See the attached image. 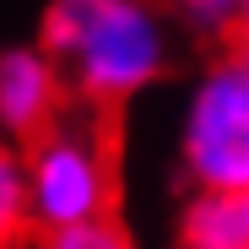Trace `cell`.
Wrapping results in <instances>:
<instances>
[{
    "label": "cell",
    "mask_w": 249,
    "mask_h": 249,
    "mask_svg": "<svg viewBox=\"0 0 249 249\" xmlns=\"http://www.w3.org/2000/svg\"><path fill=\"white\" fill-rule=\"evenodd\" d=\"M179 27L162 0H49L38 17L44 44L81 108L119 114L174 76Z\"/></svg>",
    "instance_id": "6da1fadb"
},
{
    "label": "cell",
    "mask_w": 249,
    "mask_h": 249,
    "mask_svg": "<svg viewBox=\"0 0 249 249\" xmlns=\"http://www.w3.org/2000/svg\"><path fill=\"white\" fill-rule=\"evenodd\" d=\"M17 152H22V174H27L33 238L119 212V136H114V114H98V108L76 103L54 124H44L38 136L17 141Z\"/></svg>",
    "instance_id": "7a4b0ae2"
},
{
    "label": "cell",
    "mask_w": 249,
    "mask_h": 249,
    "mask_svg": "<svg viewBox=\"0 0 249 249\" xmlns=\"http://www.w3.org/2000/svg\"><path fill=\"white\" fill-rule=\"evenodd\" d=\"M179 184L249 190V54L233 44L206 49L184 81L174 119Z\"/></svg>",
    "instance_id": "3957f363"
},
{
    "label": "cell",
    "mask_w": 249,
    "mask_h": 249,
    "mask_svg": "<svg viewBox=\"0 0 249 249\" xmlns=\"http://www.w3.org/2000/svg\"><path fill=\"white\" fill-rule=\"evenodd\" d=\"M65 108H76L71 81H65L60 60L38 44V38L11 44L6 54H0V124H6V141L38 136Z\"/></svg>",
    "instance_id": "277c9868"
},
{
    "label": "cell",
    "mask_w": 249,
    "mask_h": 249,
    "mask_svg": "<svg viewBox=\"0 0 249 249\" xmlns=\"http://www.w3.org/2000/svg\"><path fill=\"white\" fill-rule=\"evenodd\" d=\"M174 249H249V190L184 184L174 206Z\"/></svg>",
    "instance_id": "5b68a950"
},
{
    "label": "cell",
    "mask_w": 249,
    "mask_h": 249,
    "mask_svg": "<svg viewBox=\"0 0 249 249\" xmlns=\"http://www.w3.org/2000/svg\"><path fill=\"white\" fill-rule=\"evenodd\" d=\"M174 17V27L200 49H217V44H233V27H238V11L244 0H162Z\"/></svg>",
    "instance_id": "8992f818"
},
{
    "label": "cell",
    "mask_w": 249,
    "mask_h": 249,
    "mask_svg": "<svg viewBox=\"0 0 249 249\" xmlns=\"http://www.w3.org/2000/svg\"><path fill=\"white\" fill-rule=\"evenodd\" d=\"M33 249H141L136 233L124 228V217H92V222H76V228H54V233H38Z\"/></svg>",
    "instance_id": "52a82bcc"
},
{
    "label": "cell",
    "mask_w": 249,
    "mask_h": 249,
    "mask_svg": "<svg viewBox=\"0 0 249 249\" xmlns=\"http://www.w3.org/2000/svg\"><path fill=\"white\" fill-rule=\"evenodd\" d=\"M0 228H6V244H17L22 233L33 238V212H27V174H22V152L17 141L0 157Z\"/></svg>",
    "instance_id": "ba28073f"
},
{
    "label": "cell",
    "mask_w": 249,
    "mask_h": 249,
    "mask_svg": "<svg viewBox=\"0 0 249 249\" xmlns=\"http://www.w3.org/2000/svg\"><path fill=\"white\" fill-rule=\"evenodd\" d=\"M233 49L249 54V0H244V11H238V27H233Z\"/></svg>",
    "instance_id": "9c48e42d"
}]
</instances>
